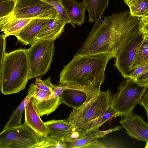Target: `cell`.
<instances>
[{"label":"cell","instance_id":"obj_1","mask_svg":"<svg viewBox=\"0 0 148 148\" xmlns=\"http://www.w3.org/2000/svg\"><path fill=\"white\" fill-rule=\"evenodd\" d=\"M140 21L128 11L104 17L102 21L97 20L76 54L108 53L115 58L123 46L139 32Z\"/></svg>","mask_w":148,"mask_h":148},{"label":"cell","instance_id":"obj_2","mask_svg":"<svg viewBox=\"0 0 148 148\" xmlns=\"http://www.w3.org/2000/svg\"><path fill=\"white\" fill-rule=\"evenodd\" d=\"M108 53L82 55L76 54L64 66L59 75V83H72L82 85L92 84L100 87L105 79L106 66L111 58Z\"/></svg>","mask_w":148,"mask_h":148},{"label":"cell","instance_id":"obj_3","mask_svg":"<svg viewBox=\"0 0 148 148\" xmlns=\"http://www.w3.org/2000/svg\"><path fill=\"white\" fill-rule=\"evenodd\" d=\"M112 95L110 89L103 91L100 90L83 106L78 109H73L69 116L66 119L73 129L70 137L71 141L99 131V122L110 108Z\"/></svg>","mask_w":148,"mask_h":148},{"label":"cell","instance_id":"obj_4","mask_svg":"<svg viewBox=\"0 0 148 148\" xmlns=\"http://www.w3.org/2000/svg\"><path fill=\"white\" fill-rule=\"evenodd\" d=\"M29 69L26 49L6 53L0 63V87L4 95L23 90L29 80Z\"/></svg>","mask_w":148,"mask_h":148},{"label":"cell","instance_id":"obj_5","mask_svg":"<svg viewBox=\"0 0 148 148\" xmlns=\"http://www.w3.org/2000/svg\"><path fill=\"white\" fill-rule=\"evenodd\" d=\"M47 142V137L37 133L25 122L0 134V148H44Z\"/></svg>","mask_w":148,"mask_h":148},{"label":"cell","instance_id":"obj_6","mask_svg":"<svg viewBox=\"0 0 148 148\" xmlns=\"http://www.w3.org/2000/svg\"><path fill=\"white\" fill-rule=\"evenodd\" d=\"M54 40H36L26 49L29 69V80L45 74L50 69L54 53Z\"/></svg>","mask_w":148,"mask_h":148},{"label":"cell","instance_id":"obj_7","mask_svg":"<svg viewBox=\"0 0 148 148\" xmlns=\"http://www.w3.org/2000/svg\"><path fill=\"white\" fill-rule=\"evenodd\" d=\"M148 88L139 85L129 78L121 83L117 91L112 94L110 107L117 116H123L132 113Z\"/></svg>","mask_w":148,"mask_h":148},{"label":"cell","instance_id":"obj_8","mask_svg":"<svg viewBox=\"0 0 148 148\" xmlns=\"http://www.w3.org/2000/svg\"><path fill=\"white\" fill-rule=\"evenodd\" d=\"M11 14L20 19H52L60 16L49 3L43 0H16Z\"/></svg>","mask_w":148,"mask_h":148},{"label":"cell","instance_id":"obj_9","mask_svg":"<svg viewBox=\"0 0 148 148\" xmlns=\"http://www.w3.org/2000/svg\"><path fill=\"white\" fill-rule=\"evenodd\" d=\"M66 84L67 88L61 96V101L73 109H78L83 106L101 90L100 87L92 84L82 85L72 83Z\"/></svg>","mask_w":148,"mask_h":148},{"label":"cell","instance_id":"obj_10","mask_svg":"<svg viewBox=\"0 0 148 148\" xmlns=\"http://www.w3.org/2000/svg\"><path fill=\"white\" fill-rule=\"evenodd\" d=\"M144 36L140 32H138L123 46L116 55L114 66L125 78H129Z\"/></svg>","mask_w":148,"mask_h":148},{"label":"cell","instance_id":"obj_11","mask_svg":"<svg viewBox=\"0 0 148 148\" xmlns=\"http://www.w3.org/2000/svg\"><path fill=\"white\" fill-rule=\"evenodd\" d=\"M119 123L131 137L148 142V124L139 115L133 112L121 116Z\"/></svg>","mask_w":148,"mask_h":148},{"label":"cell","instance_id":"obj_12","mask_svg":"<svg viewBox=\"0 0 148 148\" xmlns=\"http://www.w3.org/2000/svg\"><path fill=\"white\" fill-rule=\"evenodd\" d=\"M36 99L32 97L25 110L24 122L38 134L47 137L49 130L40 117L36 107Z\"/></svg>","mask_w":148,"mask_h":148},{"label":"cell","instance_id":"obj_13","mask_svg":"<svg viewBox=\"0 0 148 148\" xmlns=\"http://www.w3.org/2000/svg\"><path fill=\"white\" fill-rule=\"evenodd\" d=\"M67 88L66 84L55 85L53 90L47 99L40 102L36 100L35 104L37 111L40 116L48 115L54 111L62 104L61 96Z\"/></svg>","mask_w":148,"mask_h":148},{"label":"cell","instance_id":"obj_14","mask_svg":"<svg viewBox=\"0 0 148 148\" xmlns=\"http://www.w3.org/2000/svg\"><path fill=\"white\" fill-rule=\"evenodd\" d=\"M51 18L32 19L20 31L16 37L23 45H33L36 40V37L41 29Z\"/></svg>","mask_w":148,"mask_h":148},{"label":"cell","instance_id":"obj_15","mask_svg":"<svg viewBox=\"0 0 148 148\" xmlns=\"http://www.w3.org/2000/svg\"><path fill=\"white\" fill-rule=\"evenodd\" d=\"M44 123L49 130V136L59 141L65 142L73 131L72 125L66 119H53Z\"/></svg>","mask_w":148,"mask_h":148},{"label":"cell","instance_id":"obj_16","mask_svg":"<svg viewBox=\"0 0 148 148\" xmlns=\"http://www.w3.org/2000/svg\"><path fill=\"white\" fill-rule=\"evenodd\" d=\"M62 5L71 23L80 26L85 21L86 6L83 1L75 0H61Z\"/></svg>","mask_w":148,"mask_h":148},{"label":"cell","instance_id":"obj_17","mask_svg":"<svg viewBox=\"0 0 148 148\" xmlns=\"http://www.w3.org/2000/svg\"><path fill=\"white\" fill-rule=\"evenodd\" d=\"M66 24L60 16L51 19L40 30L36 37V40L49 39L54 41L63 33Z\"/></svg>","mask_w":148,"mask_h":148},{"label":"cell","instance_id":"obj_18","mask_svg":"<svg viewBox=\"0 0 148 148\" xmlns=\"http://www.w3.org/2000/svg\"><path fill=\"white\" fill-rule=\"evenodd\" d=\"M32 19L16 18L11 14L0 18L1 32H3L6 38L11 35L16 37L21 30Z\"/></svg>","mask_w":148,"mask_h":148},{"label":"cell","instance_id":"obj_19","mask_svg":"<svg viewBox=\"0 0 148 148\" xmlns=\"http://www.w3.org/2000/svg\"><path fill=\"white\" fill-rule=\"evenodd\" d=\"M35 88V83H32L29 88L27 95L17 108L13 111L8 121L2 131L19 126L21 124L22 114L25 108L34 93Z\"/></svg>","mask_w":148,"mask_h":148},{"label":"cell","instance_id":"obj_20","mask_svg":"<svg viewBox=\"0 0 148 148\" xmlns=\"http://www.w3.org/2000/svg\"><path fill=\"white\" fill-rule=\"evenodd\" d=\"M110 0H83L87 8L90 22H95L101 18L108 7Z\"/></svg>","mask_w":148,"mask_h":148},{"label":"cell","instance_id":"obj_21","mask_svg":"<svg viewBox=\"0 0 148 148\" xmlns=\"http://www.w3.org/2000/svg\"><path fill=\"white\" fill-rule=\"evenodd\" d=\"M122 126H117L114 128L104 131H99L97 132L88 134L79 139L69 142H65L67 148H84V147L91 142L100 138H103L108 134L113 132L120 130Z\"/></svg>","mask_w":148,"mask_h":148},{"label":"cell","instance_id":"obj_22","mask_svg":"<svg viewBox=\"0 0 148 148\" xmlns=\"http://www.w3.org/2000/svg\"><path fill=\"white\" fill-rule=\"evenodd\" d=\"M144 36L143 40L137 51L130 73L138 67L148 63V36Z\"/></svg>","mask_w":148,"mask_h":148},{"label":"cell","instance_id":"obj_23","mask_svg":"<svg viewBox=\"0 0 148 148\" xmlns=\"http://www.w3.org/2000/svg\"><path fill=\"white\" fill-rule=\"evenodd\" d=\"M127 5L133 16L139 18L148 16V0H133Z\"/></svg>","mask_w":148,"mask_h":148},{"label":"cell","instance_id":"obj_24","mask_svg":"<svg viewBox=\"0 0 148 148\" xmlns=\"http://www.w3.org/2000/svg\"><path fill=\"white\" fill-rule=\"evenodd\" d=\"M49 3L58 12L62 19L66 24H69L73 27L74 25L71 23L62 5L61 0H43Z\"/></svg>","mask_w":148,"mask_h":148},{"label":"cell","instance_id":"obj_25","mask_svg":"<svg viewBox=\"0 0 148 148\" xmlns=\"http://www.w3.org/2000/svg\"><path fill=\"white\" fill-rule=\"evenodd\" d=\"M16 0H0V18L10 15L14 9Z\"/></svg>","mask_w":148,"mask_h":148},{"label":"cell","instance_id":"obj_26","mask_svg":"<svg viewBox=\"0 0 148 148\" xmlns=\"http://www.w3.org/2000/svg\"><path fill=\"white\" fill-rule=\"evenodd\" d=\"M51 77H49L45 80H42L40 76L36 77L35 84L36 86L38 88L51 92H52L55 85L51 82Z\"/></svg>","mask_w":148,"mask_h":148},{"label":"cell","instance_id":"obj_27","mask_svg":"<svg viewBox=\"0 0 148 148\" xmlns=\"http://www.w3.org/2000/svg\"><path fill=\"white\" fill-rule=\"evenodd\" d=\"M148 71V63L141 65L134 69L130 74L129 78L135 80L140 76Z\"/></svg>","mask_w":148,"mask_h":148},{"label":"cell","instance_id":"obj_28","mask_svg":"<svg viewBox=\"0 0 148 148\" xmlns=\"http://www.w3.org/2000/svg\"><path fill=\"white\" fill-rule=\"evenodd\" d=\"M51 93L40 89L35 85V91L32 97L37 101L40 102L47 99Z\"/></svg>","mask_w":148,"mask_h":148},{"label":"cell","instance_id":"obj_29","mask_svg":"<svg viewBox=\"0 0 148 148\" xmlns=\"http://www.w3.org/2000/svg\"><path fill=\"white\" fill-rule=\"evenodd\" d=\"M47 142L44 148H67V145L65 142L59 141L50 137H47Z\"/></svg>","mask_w":148,"mask_h":148},{"label":"cell","instance_id":"obj_30","mask_svg":"<svg viewBox=\"0 0 148 148\" xmlns=\"http://www.w3.org/2000/svg\"><path fill=\"white\" fill-rule=\"evenodd\" d=\"M117 116L115 111L110 107L105 112L100 121L99 125V127L112 118Z\"/></svg>","mask_w":148,"mask_h":148},{"label":"cell","instance_id":"obj_31","mask_svg":"<svg viewBox=\"0 0 148 148\" xmlns=\"http://www.w3.org/2000/svg\"><path fill=\"white\" fill-rule=\"evenodd\" d=\"M139 32L143 35L148 36V16L140 18Z\"/></svg>","mask_w":148,"mask_h":148},{"label":"cell","instance_id":"obj_32","mask_svg":"<svg viewBox=\"0 0 148 148\" xmlns=\"http://www.w3.org/2000/svg\"><path fill=\"white\" fill-rule=\"evenodd\" d=\"M6 37L4 34H1L0 36V64L1 63L5 56V48L6 46Z\"/></svg>","mask_w":148,"mask_h":148},{"label":"cell","instance_id":"obj_33","mask_svg":"<svg viewBox=\"0 0 148 148\" xmlns=\"http://www.w3.org/2000/svg\"><path fill=\"white\" fill-rule=\"evenodd\" d=\"M139 85L148 88V71L134 80Z\"/></svg>","mask_w":148,"mask_h":148},{"label":"cell","instance_id":"obj_34","mask_svg":"<svg viewBox=\"0 0 148 148\" xmlns=\"http://www.w3.org/2000/svg\"><path fill=\"white\" fill-rule=\"evenodd\" d=\"M138 104L145 108L148 118V88L147 89L141 98Z\"/></svg>","mask_w":148,"mask_h":148},{"label":"cell","instance_id":"obj_35","mask_svg":"<svg viewBox=\"0 0 148 148\" xmlns=\"http://www.w3.org/2000/svg\"><path fill=\"white\" fill-rule=\"evenodd\" d=\"M106 145L99 142L97 140L94 141L85 146L84 148H106Z\"/></svg>","mask_w":148,"mask_h":148},{"label":"cell","instance_id":"obj_36","mask_svg":"<svg viewBox=\"0 0 148 148\" xmlns=\"http://www.w3.org/2000/svg\"><path fill=\"white\" fill-rule=\"evenodd\" d=\"M133 0H123L124 2L127 5Z\"/></svg>","mask_w":148,"mask_h":148},{"label":"cell","instance_id":"obj_37","mask_svg":"<svg viewBox=\"0 0 148 148\" xmlns=\"http://www.w3.org/2000/svg\"><path fill=\"white\" fill-rule=\"evenodd\" d=\"M144 148H148V142H146V144Z\"/></svg>","mask_w":148,"mask_h":148}]
</instances>
